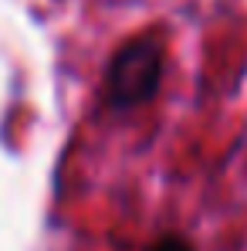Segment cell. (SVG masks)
<instances>
[{"mask_svg": "<svg viewBox=\"0 0 247 251\" xmlns=\"http://www.w3.org/2000/svg\"><path fill=\"white\" fill-rule=\"evenodd\" d=\"M163 82V41L159 34H142L125 41L109 68H105V102L109 109L125 112L135 105H146Z\"/></svg>", "mask_w": 247, "mask_h": 251, "instance_id": "cell-1", "label": "cell"}, {"mask_svg": "<svg viewBox=\"0 0 247 251\" xmlns=\"http://www.w3.org/2000/svg\"><path fill=\"white\" fill-rule=\"evenodd\" d=\"M149 251H193V248H190L183 238H176V234H166V238H159V241H156V245H153Z\"/></svg>", "mask_w": 247, "mask_h": 251, "instance_id": "cell-2", "label": "cell"}]
</instances>
